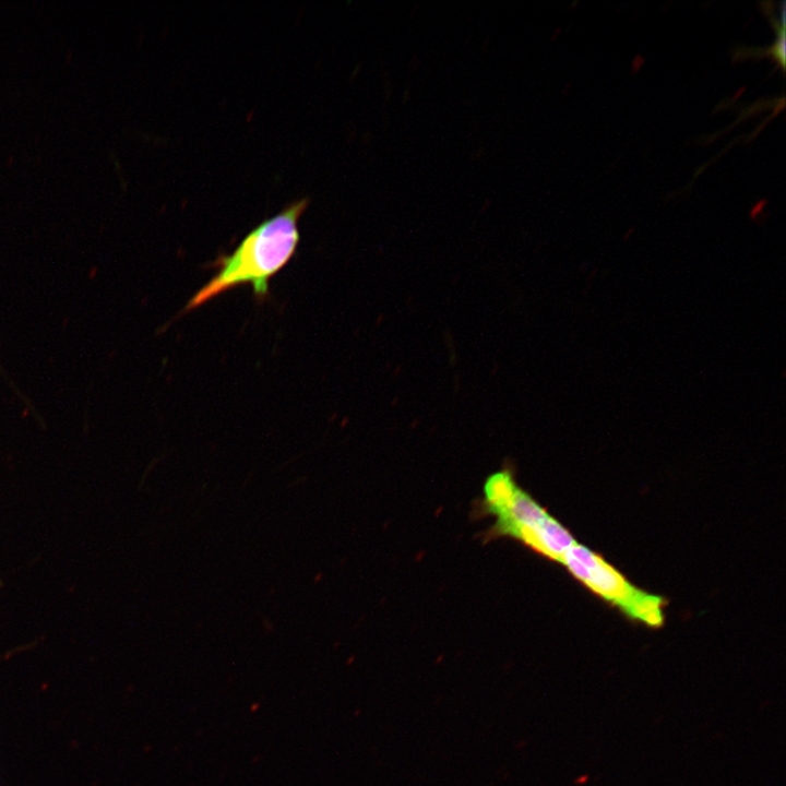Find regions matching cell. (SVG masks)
<instances>
[{"mask_svg": "<svg viewBox=\"0 0 786 786\" xmlns=\"http://www.w3.org/2000/svg\"><path fill=\"white\" fill-rule=\"evenodd\" d=\"M519 489L509 471H500L490 475L484 487L487 512L496 516L503 512Z\"/></svg>", "mask_w": 786, "mask_h": 786, "instance_id": "5b68a950", "label": "cell"}, {"mask_svg": "<svg viewBox=\"0 0 786 786\" xmlns=\"http://www.w3.org/2000/svg\"><path fill=\"white\" fill-rule=\"evenodd\" d=\"M560 562L587 587L632 618L643 621L656 608L655 595L634 587L604 559L577 543L564 552Z\"/></svg>", "mask_w": 786, "mask_h": 786, "instance_id": "7a4b0ae2", "label": "cell"}, {"mask_svg": "<svg viewBox=\"0 0 786 786\" xmlns=\"http://www.w3.org/2000/svg\"><path fill=\"white\" fill-rule=\"evenodd\" d=\"M514 537L557 561H560L564 552L576 543L570 533L550 515L534 526L520 528Z\"/></svg>", "mask_w": 786, "mask_h": 786, "instance_id": "3957f363", "label": "cell"}, {"mask_svg": "<svg viewBox=\"0 0 786 786\" xmlns=\"http://www.w3.org/2000/svg\"><path fill=\"white\" fill-rule=\"evenodd\" d=\"M549 514L522 489H519L509 507L498 514L495 533L513 536L522 527L543 522Z\"/></svg>", "mask_w": 786, "mask_h": 786, "instance_id": "277c9868", "label": "cell"}, {"mask_svg": "<svg viewBox=\"0 0 786 786\" xmlns=\"http://www.w3.org/2000/svg\"><path fill=\"white\" fill-rule=\"evenodd\" d=\"M307 205V199L291 203L247 234L230 254L221 255L216 261L217 273L194 294L184 311L241 284H250L257 298H265L269 281L295 254L299 242L298 222Z\"/></svg>", "mask_w": 786, "mask_h": 786, "instance_id": "6da1fadb", "label": "cell"}]
</instances>
